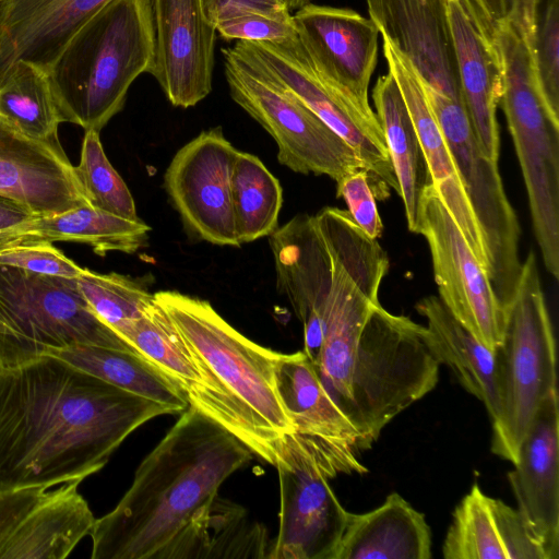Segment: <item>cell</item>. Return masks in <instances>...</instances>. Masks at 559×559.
I'll list each match as a JSON object with an SVG mask.
<instances>
[{
  "mask_svg": "<svg viewBox=\"0 0 559 559\" xmlns=\"http://www.w3.org/2000/svg\"><path fill=\"white\" fill-rule=\"evenodd\" d=\"M328 248L333 281L311 362L367 450L391 420L436 388L441 364L427 326L380 305L389 258L378 240L347 231Z\"/></svg>",
  "mask_w": 559,
  "mask_h": 559,
  "instance_id": "6da1fadb",
  "label": "cell"
},
{
  "mask_svg": "<svg viewBox=\"0 0 559 559\" xmlns=\"http://www.w3.org/2000/svg\"><path fill=\"white\" fill-rule=\"evenodd\" d=\"M166 414L175 413L51 355L0 367V490L82 481Z\"/></svg>",
  "mask_w": 559,
  "mask_h": 559,
  "instance_id": "7a4b0ae2",
  "label": "cell"
},
{
  "mask_svg": "<svg viewBox=\"0 0 559 559\" xmlns=\"http://www.w3.org/2000/svg\"><path fill=\"white\" fill-rule=\"evenodd\" d=\"M252 452L189 405L135 471L117 506L95 520L92 559L192 558L221 485Z\"/></svg>",
  "mask_w": 559,
  "mask_h": 559,
  "instance_id": "3957f363",
  "label": "cell"
},
{
  "mask_svg": "<svg viewBox=\"0 0 559 559\" xmlns=\"http://www.w3.org/2000/svg\"><path fill=\"white\" fill-rule=\"evenodd\" d=\"M154 298L179 331L201 377L189 405L274 466L282 442L295 432L276 389L281 353L246 337L206 300L174 290L154 293Z\"/></svg>",
  "mask_w": 559,
  "mask_h": 559,
  "instance_id": "277c9868",
  "label": "cell"
},
{
  "mask_svg": "<svg viewBox=\"0 0 559 559\" xmlns=\"http://www.w3.org/2000/svg\"><path fill=\"white\" fill-rule=\"evenodd\" d=\"M155 63L152 0H109L69 39L48 69L62 122L100 130Z\"/></svg>",
  "mask_w": 559,
  "mask_h": 559,
  "instance_id": "5b68a950",
  "label": "cell"
},
{
  "mask_svg": "<svg viewBox=\"0 0 559 559\" xmlns=\"http://www.w3.org/2000/svg\"><path fill=\"white\" fill-rule=\"evenodd\" d=\"M502 64L499 105L527 191L532 224L547 272L559 278V118L536 82L532 46L518 20L493 29Z\"/></svg>",
  "mask_w": 559,
  "mask_h": 559,
  "instance_id": "8992f818",
  "label": "cell"
},
{
  "mask_svg": "<svg viewBox=\"0 0 559 559\" xmlns=\"http://www.w3.org/2000/svg\"><path fill=\"white\" fill-rule=\"evenodd\" d=\"M499 409L491 451L515 464L543 401L558 391L556 340L535 253L522 263L502 343L493 350Z\"/></svg>",
  "mask_w": 559,
  "mask_h": 559,
  "instance_id": "52a82bcc",
  "label": "cell"
},
{
  "mask_svg": "<svg viewBox=\"0 0 559 559\" xmlns=\"http://www.w3.org/2000/svg\"><path fill=\"white\" fill-rule=\"evenodd\" d=\"M75 344L140 354L93 312L75 280L0 266V367Z\"/></svg>",
  "mask_w": 559,
  "mask_h": 559,
  "instance_id": "ba28073f",
  "label": "cell"
},
{
  "mask_svg": "<svg viewBox=\"0 0 559 559\" xmlns=\"http://www.w3.org/2000/svg\"><path fill=\"white\" fill-rule=\"evenodd\" d=\"M233 100L277 144L278 162L299 174L335 182L365 169L353 147L237 43L222 49Z\"/></svg>",
  "mask_w": 559,
  "mask_h": 559,
  "instance_id": "9c48e42d",
  "label": "cell"
},
{
  "mask_svg": "<svg viewBox=\"0 0 559 559\" xmlns=\"http://www.w3.org/2000/svg\"><path fill=\"white\" fill-rule=\"evenodd\" d=\"M237 44L271 72L357 153L378 200L399 194L384 134L372 108H365L332 83L295 35Z\"/></svg>",
  "mask_w": 559,
  "mask_h": 559,
  "instance_id": "30bf717a",
  "label": "cell"
},
{
  "mask_svg": "<svg viewBox=\"0 0 559 559\" xmlns=\"http://www.w3.org/2000/svg\"><path fill=\"white\" fill-rule=\"evenodd\" d=\"M447 140L478 222L487 254V275L509 312L520 280L521 228L503 188L498 162L485 155L466 109L447 100L428 102Z\"/></svg>",
  "mask_w": 559,
  "mask_h": 559,
  "instance_id": "8fae6325",
  "label": "cell"
},
{
  "mask_svg": "<svg viewBox=\"0 0 559 559\" xmlns=\"http://www.w3.org/2000/svg\"><path fill=\"white\" fill-rule=\"evenodd\" d=\"M416 234L423 235L429 246L439 298L477 341L493 352L502 343L509 312L431 183L420 198Z\"/></svg>",
  "mask_w": 559,
  "mask_h": 559,
  "instance_id": "7c38bea8",
  "label": "cell"
},
{
  "mask_svg": "<svg viewBox=\"0 0 559 559\" xmlns=\"http://www.w3.org/2000/svg\"><path fill=\"white\" fill-rule=\"evenodd\" d=\"M278 534L266 558L335 559L349 512L338 501L312 450L296 433L282 442Z\"/></svg>",
  "mask_w": 559,
  "mask_h": 559,
  "instance_id": "4fadbf2b",
  "label": "cell"
},
{
  "mask_svg": "<svg viewBox=\"0 0 559 559\" xmlns=\"http://www.w3.org/2000/svg\"><path fill=\"white\" fill-rule=\"evenodd\" d=\"M237 151L216 127L185 144L165 171V189L183 225L213 245L240 246L230 194Z\"/></svg>",
  "mask_w": 559,
  "mask_h": 559,
  "instance_id": "5bb4252c",
  "label": "cell"
},
{
  "mask_svg": "<svg viewBox=\"0 0 559 559\" xmlns=\"http://www.w3.org/2000/svg\"><path fill=\"white\" fill-rule=\"evenodd\" d=\"M275 381L294 433L312 450L329 478L368 472L358 460L364 451L360 433L331 399L302 350L281 353Z\"/></svg>",
  "mask_w": 559,
  "mask_h": 559,
  "instance_id": "9a60e30c",
  "label": "cell"
},
{
  "mask_svg": "<svg viewBox=\"0 0 559 559\" xmlns=\"http://www.w3.org/2000/svg\"><path fill=\"white\" fill-rule=\"evenodd\" d=\"M370 19L411 63L428 99L464 105L448 0H366Z\"/></svg>",
  "mask_w": 559,
  "mask_h": 559,
  "instance_id": "2e32d148",
  "label": "cell"
},
{
  "mask_svg": "<svg viewBox=\"0 0 559 559\" xmlns=\"http://www.w3.org/2000/svg\"><path fill=\"white\" fill-rule=\"evenodd\" d=\"M155 63L151 74L170 104L189 108L212 91L216 27L202 0H152Z\"/></svg>",
  "mask_w": 559,
  "mask_h": 559,
  "instance_id": "e0dca14e",
  "label": "cell"
},
{
  "mask_svg": "<svg viewBox=\"0 0 559 559\" xmlns=\"http://www.w3.org/2000/svg\"><path fill=\"white\" fill-rule=\"evenodd\" d=\"M293 19L299 39L319 70L357 104L371 108L368 88L380 35L374 22L352 9L310 2Z\"/></svg>",
  "mask_w": 559,
  "mask_h": 559,
  "instance_id": "ac0fdd59",
  "label": "cell"
},
{
  "mask_svg": "<svg viewBox=\"0 0 559 559\" xmlns=\"http://www.w3.org/2000/svg\"><path fill=\"white\" fill-rule=\"evenodd\" d=\"M269 242L277 290L287 297L304 326V353L319 352L333 281L332 258L314 215L298 214L277 227Z\"/></svg>",
  "mask_w": 559,
  "mask_h": 559,
  "instance_id": "d6986e66",
  "label": "cell"
},
{
  "mask_svg": "<svg viewBox=\"0 0 559 559\" xmlns=\"http://www.w3.org/2000/svg\"><path fill=\"white\" fill-rule=\"evenodd\" d=\"M518 511L545 559L559 558V400L558 391L538 407L508 473Z\"/></svg>",
  "mask_w": 559,
  "mask_h": 559,
  "instance_id": "ffe728a7",
  "label": "cell"
},
{
  "mask_svg": "<svg viewBox=\"0 0 559 559\" xmlns=\"http://www.w3.org/2000/svg\"><path fill=\"white\" fill-rule=\"evenodd\" d=\"M464 107L480 148L498 162L502 64L493 27L475 0H448Z\"/></svg>",
  "mask_w": 559,
  "mask_h": 559,
  "instance_id": "44dd1931",
  "label": "cell"
},
{
  "mask_svg": "<svg viewBox=\"0 0 559 559\" xmlns=\"http://www.w3.org/2000/svg\"><path fill=\"white\" fill-rule=\"evenodd\" d=\"M0 197L37 216L90 204L61 144L31 139L0 117Z\"/></svg>",
  "mask_w": 559,
  "mask_h": 559,
  "instance_id": "7402d4cb",
  "label": "cell"
},
{
  "mask_svg": "<svg viewBox=\"0 0 559 559\" xmlns=\"http://www.w3.org/2000/svg\"><path fill=\"white\" fill-rule=\"evenodd\" d=\"M383 53L408 108L429 170L431 185L487 273L483 235L455 162L409 61L384 37Z\"/></svg>",
  "mask_w": 559,
  "mask_h": 559,
  "instance_id": "603a6c76",
  "label": "cell"
},
{
  "mask_svg": "<svg viewBox=\"0 0 559 559\" xmlns=\"http://www.w3.org/2000/svg\"><path fill=\"white\" fill-rule=\"evenodd\" d=\"M109 0H0V81L19 61L46 71Z\"/></svg>",
  "mask_w": 559,
  "mask_h": 559,
  "instance_id": "cb8c5ba5",
  "label": "cell"
},
{
  "mask_svg": "<svg viewBox=\"0 0 559 559\" xmlns=\"http://www.w3.org/2000/svg\"><path fill=\"white\" fill-rule=\"evenodd\" d=\"M445 559H545L516 509L487 496L477 483L453 512Z\"/></svg>",
  "mask_w": 559,
  "mask_h": 559,
  "instance_id": "d4e9b609",
  "label": "cell"
},
{
  "mask_svg": "<svg viewBox=\"0 0 559 559\" xmlns=\"http://www.w3.org/2000/svg\"><path fill=\"white\" fill-rule=\"evenodd\" d=\"M80 483L47 490L3 544L0 559L67 558L96 520L78 490Z\"/></svg>",
  "mask_w": 559,
  "mask_h": 559,
  "instance_id": "484cf974",
  "label": "cell"
},
{
  "mask_svg": "<svg viewBox=\"0 0 559 559\" xmlns=\"http://www.w3.org/2000/svg\"><path fill=\"white\" fill-rule=\"evenodd\" d=\"M431 531L425 515L393 492L366 513L348 514L335 559H429Z\"/></svg>",
  "mask_w": 559,
  "mask_h": 559,
  "instance_id": "4316f807",
  "label": "cell"
},
{
  "mask_svg": "<svg viewBox=\"0 0 559 559\" xmlns=\"http://www.w3.org/2000/svg\"><path fill=\"white\" fill-rule=\"evenodd\" d=\"M151 227L84 204L67 212L36 216L0 233V246L23 241L76 242L104 257L108 252L134 253L144 247Z\"/></svg>",
  "mask_w": 559,
  "mask_h": 559,
  "instance_id": "83f0119b",
  "label": "cell"
},
{
  "mask_svg": "<svg viewBox=\"0 0 559 559\" xmlns=\"http://www.w3.org/2000/svg\"><path fill=\"white\" fill-rule=\"evenodd\" d=\"M416 310L427 320L431 348L461 385L485 405L490 421L498 415L499 399L495 353L477 341L437 296L419 300Z\"/></svg>",
  "mask_w": 559,
  "mask_h": 559,
  "instance_id": "f1b7e54d",
  "label": "cell"
},
{
  "mask_svg": "<svg viewBox=\"0 0 559 559\" xmlns=\"http://www.w3.org/2000/svg\"><path fill=\"white\" fill-rule=\"evenodd\" d=\"M372 100L399 183L408 229L417 233L420 198L431 180L408 108L391 72L378 78Z\"/></svg>",
  "mask_w": 559,
  "mask_h": 559,
  "instance_id": "f546056e",
  "label": "cell"
},
{
  "mask_svg": "<svg viewBox=\"0 0 559 559\" xmlns=\"http://www.w3.org/2000/svg\"><path fill=\"white\" fill-rule=\"evenodd\" d=\"M58 357L119 389L170 407L175 414L189 407L185 392L162 369L140 354L88 344L53 349Z\"/></svg>",
  "mask_w": 559,
  "mask_h": 559,
  "instance_id": "4dcf8cb0",
  "label": "cell"
},
{
  "mask_svg": "<svg viewBox=\"0 0 559 559\" xmlns=\"http://www.w3.org/2000/svg\"><path fill=\"white\" fill-rule=\"evenodd\" d=\"M0 117L31 139L60 144L48 72L31 62L19 61L0 81Z\"/></svg>",
  "mask_w": 559,
  "mask_h": 559,
  "instance_id": "1f68e13d",
  "label": "cell"
},
{
  "mask_svg": "<svg viewBox=\"0 0 559 559\" xmlns=\"http://www.w3.org/2000/svg\"><path fill=\"white\" fill-rule=\"evenodd\" d=\"M230 194L240 245L270 236L278 227L283 190L259 157L237 151L230 175Z\"/></svg>",
  "mask_w": 559,
  "mask_h": 559,
  "instance_id": "d6a6232c",
  "label": "cell"
},
{
  "mask_svg": "<svg viewBox=\"0 0 559 559\" xmlns=\"http://www.w3.org/2000/svg\"><path fill=\"white\" fill-rule=\"evenodd\" d=\"M120 336L168 374L185 392L188 401L198 392L201 377L190 352L155 298L140 318L124 328Z\"/></svg>",
  "mask_w": 559,
  "mask_h": 559,
  "instance_id": "836d02e7",
  "label": "cell"
},
{
  "mask_svg": "<svg viewBox=\"0 0 559 559\" xmlns=\"http://www.w3.org/2000/svg\"><path fill=\"white\" fill-rule=\"evenodd\" d=\"M264 540V528L249 526L241 507L217 497L201 526L192 558L266 557Z\"/></svg>",
  "mask_w": 559,
  "mask_h": 559,
  "instance_id": "e575fe53",
  "label": "cell"
},
{
  "mask_svg": "<svg viewBox=\"0 0 559 559\" xmlns=\"http://www.w3.org/2000/svg\"><path fill=\"white\" fill-rule=\"evenodd\" d=\"M75 283L93 312L118 335L154 300V294L138 281L115 272L84 267Z\"/></svg>",
  "mask_w": 559,
  "mask_h": 559,
  "instance_id": "d590c367",
  "label": "cell"
},
{
  "mask_svg": "<svg viewBox=\"0 0 559 559\" xmlns=\"http://www.w3.org/2000/svg\"><path fill=\"white\" fill-rule=\"evenodd\" d=\"M74 168L91 205L120 217L139 218L132 194L108 160L98 131L85 130Z\"/></svg>",
  "mask_w": 559,
  "mask_h": 559,
  "instance_id": "8d00e7d4",
  "label": "cell"
},
{
  "mask_svg": "<svg viewBox=\"0 0 559 559\" xmlns=\"http://www.w3.org/2000/svg\"><path fill=\"white\" fill-rule=\"evenodd\" d=\"M532 55L539 93L559 118V0H540Z\"/></svg>",
  "mask_w": 559,
  "mask_h": 559,
  "instance_id": "74e56055",
  "label": "cell"
},
{
  "mask_svg": "<svg viewBox=\"0 0 559 559\" xmlns=\"http://www.w3.org/2000/svg\"><path fill=\"white\" fill-rule=\"evenodd\" d=\"M225 40L265 41L296 34L293 14L287 9L237 11L215 24Z\"/></svg>",
  "mask_w": 559,
  "mask_h": 559,
  "instance_id": "f35d334b",
  "label": "cell"
},
{
  "mask_svg": "<svg viewBox=\"0 0 559 559\" xmlns=\"http://www.w3.org/2000/svg\"><path fill=\"white\" fill-rule=\"evenodd\" d=\"M0 266L70 280H75L84 271V267L49 241H23L0 246Z\"/></svg>",
  "mask_w": 559,
  "mask_h": 559,
  "instance_id": "ab89813d",
  "label": "cell"
},
{
  "mask_svg": "<svg viewBox=\"0 0 559 559\" xmlns=\"http://www.w3.org/2000/svg\"><path fill=\"white\" fill-rule=\"evenodd\" d=\"M336 195L342 198L356 225L371 239L382 235L383 224L380 218L376 198L365 169L352 171L336 181Z\"/></svg>",
  "mask_w": 559,
  "mask_h": 559,
  "instance_id": "60d3db41",
  "label": "cell"
},
{
  "mask_svg": "<svg viewBox=\"0 0 559 559\" xmlns=\"http://www.w3.org/2000/svg\"><path fill=\"white\" fill-rule=\"evenodd\" d=\"M47 489L37 486L0 490V549Z\"/></svg>",
  "mask_w": 559,
  "mask_h": 559,
  "instance_id": "b9f144b4",
  "label": "cell"
},
{
  "mask_svg": "<svg viewBox=\"0 0 559 559\" xmlns=\"http://www.w3.org/2000/svg\"><path fill=\"white\" fill-rule=\"evenodd\" d=\"M207 19L216 24L224 17L241 10H282L286 9L281 0H202Z\"/></svg>",
  "mask_w": 559,
  "mask_h": 559,
  "instance_id": "7bdbcfd3",
  "label": "cell"
},
{
  "mask_svg": "<svg viewBox=\"0 0 559 559\" xmlns=\"http://www.w3.org/2000/svg\"><path fill=\"white\" fill-rule=\"evenodd\" d=\"M495 28L516 16L521 0H475Z\"/></svg>",
  "mask_w": 559,
  "mask_h": 559,
  "instance_id": "ee69618b",
  "label": "cell"
},
{
  "mask_svg": "<svg viewBox=\"0 0 559 559\" xmlns=\"http://www.w3.org/2000/svg\"><path fill=\"white\" fill-rule=\"evenodd\" d=\"M36 216L25 206L0 197V233L28 222Z\"/></svg>",
  "mask_w": 559,
  "mask_h": 559,
  "instance_id": "f6af8a7d",
  "label": "cell"
},
{
  "mask_svg": "<svg viewBox=\"0 0 559 559\" xmlns=\"http://www.w3.org/2000/svg\"><path fill=\"white\" fill-rule=\"evenodd\" d=\"M540 0H521L518 14L523 24L535 32Z\"/></svg>",
  "mask_w": 559,
  "mask_h": 559,
  "instance_id": "bcb514c9",
  "label": "cell"
},
{
  "mask_svg": "<svg viewBox=\"0 0 559 559\" xmlns=\"http://www.w3.org/2000/svg\"><path fill=\"white\" fill-rule=\"evenodd\" d=\"M281 1L284 3L286 9L290 13L296 12L297 10H299L300 8H302L304 5H306L310 2V0H281Z\"/></svg>",
  "mask_w": 559,
  "mask_h": 559,
  "instance_id": "7dc6e473",
  "label": "cell"
}]
</instances>
